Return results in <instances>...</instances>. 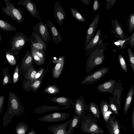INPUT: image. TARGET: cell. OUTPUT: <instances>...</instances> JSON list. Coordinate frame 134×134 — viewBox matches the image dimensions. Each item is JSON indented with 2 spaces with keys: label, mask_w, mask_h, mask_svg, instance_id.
I'll list each match as a JSON object with an SVG mask.
<instances>
[{
  "label": "cell",
  "mask_w": 134,
  "mask_h": 134,
  "mask_svg": "<svg viewBox=\"0 0 134 134\" xmlns=\"http://www.w3.org/2000/svg\"><path fill=\"white\" fill-rule=\"evenodd\" d=\"M108 44L103 43L94 48L90 52L87 59L86 71L89 72L98 65L102 64L105 59L104 52Z\"/></svg>",
  "instance_id": "1"
},
{
  "label": "cell",
  "mask_w": 134,
  "mask_h": 134,
  "mask_svg": "<svg viewBox=\"0 0 134 134\" xmlns=\"http://www.w3.org/2000/svg\"><path fill=\"white\" fill-rule=\"evenodd\" d=\"M98 120L90 113H87L81 120V129L85 133L91 134H102L103 130L97 124Z\"/></svg>",
  "instance_id": "2"
},
{
  "label": "cell",
  "mask_w": 134,
  "mask_h": 134,
  "mask_svg": "<svg viewBox=\"0 0 134 134\" xmlns=\"http://www.w3.org/2000/svg\"><path fill=\"white\" fill-rule=\"evenodd\" d=\"M29 38L21 32L16 33L13 36L9 41L11 52L15 56H18L19 52L24 48Z\"/></svg>",
  "instance_id": "3"
},
{
  "label": "cell",
  "mask_w": 134,
  "mask_h": 134,
  "mask_svg": "<svg viewBox=\"0 0 134 134\" xmlns=\"http://www.w3.org/2000/svg\"><path fill=\"white\" fill-rule=\"evenodd\" d=\"M4 1L6 6L2 7L3 12L20 24L24 21V18L23 13L20 8L18 9L15 7L13 4L9 0H4Z\"/></svg>",
  "instance_id": "4"
},
{
  "label": "cell",
  "mask_w": 134,
  "mask_h": 134,
  "mask_svg": "<svg viewBox=\"0 0 134 134\" xmlns=\"http://www.w3.org/2000/svg\"><path fill=\"white\" fill-rule=\"evenodd\" d=\"M110 68L103 67L88 75L80 83L82 85L92 84L103 77L109 71Z\"/></svg>",
  "instance_id": "5"
},
{
  "label": "cell",
  "mask_w": 134,
  "mask_h": 134,
  "mask_svg": "<svg viewBox=\"0 0 134 134\" xmlns=\"http://www.w3.org/2000/svg\"><path fill=\"white\" fill-rule=\"evenodd\" d=\"M48 29L47 25L42 21H40L39 23H36L34 26L33 31L35 32L41 39L47 43L51 38Z\"/></svg>",
  "instance_id": "6"
},
{
  "label": "cell",
  "mask_w": 134,
  "mask_h": 134,
  "mask_svg": "<svg viewBox=\"0 0 134 134\" xmlns=\"http://www.w3.org/2000/svg\"><path fill=\"white\" fill-rule=\"evenodd\" d=\"M8 100V108L9 111L18 112L24 110V106L18 96L14 92H9Z\"/></svg>",
  "instance_id": "7"
},
{
  "label": "cell",
  "mask_w": 134,
  "mask_h": 134,
  "mask_svg": "<svg viewBox=\"0 0 134 134\" xmlns=\"http://www.w3.org/2000/svg\"><path fill=\"white\" fill-rule=\"evenodd\" d=\"M22 71L24 79L22 82L23 88L26 91L29 85L33 82L37 71L32 64L26 70H22Z\"/></svg>",
  "instance_id": "8"
},
{
  "label": "cell",
  "mask_w": 134,
  "mask_h": 134,
  "mask_svg": "<svg viewBox=\"0 0 134 134\" xmlns=\"http://www.w3.org/2000/svg\"><path fill=\"white\" fill-rule=\"evenodd\" d=\"M16 5L24 6L27 11L33 17L41 20V18L40 15L37 7L34 2L31 0H19Z\"/></svg>",
  "instance_id": "9"
},
{
  "label": "cell",
  "mask_w": 134,
  "mask_h": 134,
  "mask_svg": "<svg viewBox=\"0 0 134 134\" xmlns=\"http://www.w3.org/2000/svg\"><path fill=\"white\" fill-rule=\"evenodd\" d=\"M111 28L110 34L120 40H125L129 38L124 34V30L121 23L117 19H112L110 21Z\"/></svg>",
  "instance_id": "10"
},
{
  "label": "cell",
  "mask_w": 134,
  "mask_h": 134,
  "mask_svg": "<svg viewBox=\"0 0 134 134\" xmlns=\"http://www.w3.org/2000/svg\"><path fill=\"white\" fill-rule=\"evenodd\" d=\"M101 38V29H99L95 36L91 40L84 48V50L85 51V55L86 56L89 55L94 48L103 43Z\"/></svg>",
  "instance_id": "11"
},
{
  "label": "cell",
  "mask_w": 134,
  "mask_h": 134,
  "mask_svg": "<svg viewBox=\"0 0 134 134\" xmlns=\"http://www.w3.org/2000/svg\"><path fill=\"white\" fill-rule=\"evenodd\" d=\"M88 109V105L85 104L83 96H80L76 99L75 113L81 119L87 113Z\"/></svg>",
  "instance_id": "12"
},
{
  "label": "cell",
  "mask_w": 134,
  "mask_h": 134,
  "mask_svg": "<svg viewBox=\"0 0 134 134\" xmlns=\"http://www.w3.org/2000/svg\"><path fill=\"white\" fill-rule=\"evenodd\" d=\"M105 124L110 134H121L120 124L114 115H110Z\"/></svg>",
  "instance_id": "13"
},
{
  "label": "cell",
  "mask_w": 134,
  "mask_h": 134,
  "mask_svg": "<svg viewBox=\"0 0 134 134\" xmlns=\"http://www.w3.org/2000/svg\"><path fill=\"white\" fill-rule=\"evenodd\" d=\"M29 38V42L33 48L45 51L47 44L45 43L34 31L32 32Z\"/></svg>",
  "instance_id": "14"
},
{
  "label": "cell",
  "mask_w": 134,
  "mask_h": 134,
  "mask_svg": "<svg viewBox=\"0 0 134 134\" xmlns=\"http://www.w3.org/2000/svg\"><path fill=\"white\" fill-rule=\"evenodd\" d=\"M99 19V14L98 13L95 17L93 20L90 25L87 29L86 37L84 40V44L85 47L91 40L94 37V34L96 31Z\"/></svg>",
  "instance_id": "15"
},
{
  "label": "cell",
  "mask_w": 134,
  "mask_h": 134,
  "mask_svg": "<svg viewBox=\"0 0 134 134\" xmlns=\"http://www.w3.org/2000/svg\"><path fill=\"white\" fill-rule=\"evenodd\" d=\"M69 114L55 113L44 116L39 120L45 122H52L66 120L69 115Z\"/></svg>",
  "instance_id": "16"
},
{
  "label": "cell",
  "mask_w": 134,
  "mask_h": 134,
  "mask_svg": "<svg viewBox=\"0 0 134 134\" xmlns=\"http://www.w3.org/2000/svg\"><path fill=\"white\" fill-rule=\"evenodd\" d=\"M54 13L58 24L59 26H62L63 24V21L66 17V14L62 5L57 1L55 3Z\"/></svg>",
  "instance_id": "17"
},
{
  "label": "cell",
  "mask_w": 134,
  "mask_h": 134,
  "mask_svg": "<svg viewBox=\"0 0 134 134\" xmlns=\"http://www.w3.org/2000/svg\"><path fill=\"white\" fill-rule=\"evenodd\" d=\"M46 22L50 29L53 41L57 44H59L62 41L61 33L51 21L46 19Z\"/></svg>",
  "instance_id": "18"
},
{
  "label": "cell",
  "mask_w": 134,
  "mask_h": 134,
  "mask_svg": "<svg viewBox=\"0 0 134 134\" xmlns=\"http://www.w3.org/2000/svg\"><path fill=\"white\" fill-rule=\"evenodd\" d=\"M64 62L65 57L63 55L53 60V62L56 63L52 72L53 77L54 78L58 79L60 76L64 68Z\"/></svg>",
  "instance_id": "19"
},
{
  "label": "cell",
  "mask_w": 134,
  "mask_h": 134,
  "mask_svg": "<svg viewBox=\"0 0 134 134\" xmlns=\"http://www.w3.org/2000/svg\"><path fill=\"white\" fill-rule=\"evenodd\" d=\"M33 61L30 52L29 50H27L25 54L21 60V65L19 67V73L21 77H22L21 74L22 71L26 70L27 68L32 64Z\"/></svg>",
  "instance_id": "20"
},
{
  "label": "cell",
  "mask_w": 134,
  "mask_h": 134,
  "mask_svg": "<svg viewBox=\"0 0 134 134\" xmlns=\"http://www.w3.org/2000/svg\"><path fill=\"white\" fill-rule=\"evenodd\" d=\"M116 80L110 79L98 86L97 90L100 92H108L114 94L113 91L116 84Z\"/></svg>",
  "instance_id": "21"
},
{
  "label": "cell",
  "mask_w": 134,
  "mask_h": 134,
  "mask_svg": "<svg viewBox=\"0 0 134 134\" xmlns=\"http://www.w3.org/2000/svg\"><path fill=\"white\" fill-rule=\"evenodd\" d=\"M50 100L59 105L64 106L66 109L69 107L74 108L75 105V103L73 102L71 99L66 97H54L51 98Z\"/></svg>",
  "instance_id": "22"
},
{
  "label": "cell",
  "mask_w": 134,
  "mask_h": 134,
  "mask_svg": "<svg viewBox=\"0 0 134 134\" xmlns=\"http://www.w3.org/2000/svg\"><path fill=\"white\" fill-rule=\"evenodd\" d=\"M100 108L101 114L105 123L110 115L113 114V113L110 110L108 103L103 99L101 102Z\"/></svg>",
  "instance_id": "23"
},
{
  "label": "cell",
  "mask_w": 134,
  "mask_h": 134,
  "mask_svg": "<svg viewBox=\"0 0 134 134\" xmlns=\"http://www.w3.org/2000/svg\"><path fill=\"white\" fill-rule=\"evenodd\" d=\"M134 92V87L132 85L130 88L126 97L124 107V114L128 112L131 104Z\"/></svg>",
  "instance_id": "24"
},
{
  "label": "cell",
  "mask_w": 134,
  "mask_h": 134,
  "mask_svg": "<svg viewBox=\"0 0 134 134\" xmlns=\"http://www.w3.org/2000/svg\"><path fill=\"white\" fill-rule=\"evenodd\" d=\"M48 66L47 68L44 70V73L42 76L38 79L33 81L30 84L25 91L29 92L32 91L35 92H37V90L41 86L42 81L45 73L48 70Z\"/></svg>",
  "instance_id": "25"
},
{
  "label": "cell",
  "mask_w": 134,
  "mask_h": 134,
  "mask_svg": "<svg viewBox=\"0 0 134 134\" xmlns=\"http://www.w3.org/2000/svg\"><path fill=\"white\" fill-rule=\"evenodd\" d=\"M88 110L90 113L96 119L100 118V112L98 105L93 102H91L88 105Z\"/></svg>",
  "instance_id": "26"
},
{
  "label": "cell",
  "mask_w": 134,
  "mask_h": 134,
  "mask_svg": "<svg viewBox=\"0 0 134 134\" xmlns=\"http://www.w3.org/2000/svg\"><path fill=\"white\" fill-rule=\"evenodd\" d=\"M9 68L6 66L5 68L2 69V71L4 77L2 80V84L6 85L11 83L13 81V79L9 72Z\"/></svg>",
  "instance_id": "27"
},
{
  "label": "cell",
  "mask_w": 134,
  "mask_h": 134,
  "mask_svg": "<svg viewBox=\"0 0 134 134\" xmlns=\"http://www.w3.org/2000/svg\"><path fill=\"white\" fill-rule=\"evenodd\" d=\"M0 29L7 31H17V28L6 21L0 19Z\"/></svg>",
  "instance_id": "28"
},
{
  "label": "cell",
  "mask_w": 134,
  "mask_h": 134,
  "mask_svg": "<svg viewBox=\"0 0 134 134\" xmlns=\"http://www.w3.org/2000/svg\"><path fill=\"white\" fill-rule=\"evenodd\" d=\"M81 119L77 116L74 115L70 123L68 134H72L74 130L77 127L80 123Z\"/></svg>",
  "instance_id": "29"
},
{
  "label": "cell",
  "mask_w": 134,
  "mask_h": 134,
  "mask_svg": "<svg viewBox=\"0 0 134 134\" xmlns=\"http://www.w3.org/2000/svg\"><path fill=\"white\" fill-rule=\"evenodd\" d=\"M6 60L11 65L14 66L17 63V60L15 56L11 52L6 51L5 52Z\"/></svg>",
  "instance_id": "30"
},
{
  "label": "cell",
  "mask_w": 134,
  "mask_h": 134,
  "mask_svg": "<svg viewBox=\"0 0 134 134\" xmlns=\"http://www.w3.org/2000/svg\"><path fill=\"white\" fill-rule=\"evenodd\" d=\"M65 125L63 124L60 125L54 126L52 127V131L54 133V134H68V132H66Z\"/></svg>",
  "instance_id": "31"
},
{
  "label": "cell",
  "mask_w": 134,
  "mask_h": 134,
  "mask_svg": "<svg viewBox=\"0 0 134 134\" xmlns=\"http://www.w3.org/2000/svg\"><path fill=\"white\" fill-rule=\"evenodd\" d=\"M129 32H132L134 29V13H131L129 14L127 20Z\"/></svg>",
  "instance_id": "32"
},
{
  "label": "cell",
  "mask_w": 134,
  "mask_h": 134,
  "mask_svg": "<svg viewBox=\"0 0 134 134\" xmlns=\"http://www.w3.org/2000/svg\"><path fill=\"white\" fill-rule=\"evenodd\" d=\"M60 90L56 85H53L48 86L46 87L43 92L50 94H54L60 92Z\"/></svg>",
  "instance_id": "33"
},
{
  "label": "cell",
  "mask_w": 134,
  "mask_h": 134,
  "mask_svg": "<svg viewBox=\"0 0 134 134\" xmlns=\"http://www.w3.org/2000/svg\"><path fill=\"white\" fill-rule=\"evenodd\" d=\"M70 9L72 15L77 20L81 22L86 21L84 18L77 10L72 7H70Z\"/></svg>",
  "instance_id": "34"
},
{
  "label": "cell",
  "mask_w": 134,
  "mask_h": 134,
  "mask_svg": "<svg viewBox=\"0 0 134 134\" xmlns=\"http://www.w3.org/2000/svg\"><path fill=\"white\" fill-rule=\"evenodd\" d=\"M119 65L122 69L125 72H127V67L124 58L122 55L119 54L118 56Z\"/></svg>",
  "instance_id": "35"
},
{
  "label": "cell",
  "mask_w": 134,
  "mask_h": 134,
  "mask_svg": "<svg viewBox=\"0 0 134 134\" xmlns=\"http://www.w3.org/2000/svg\"><path fill=\"white\" fill-rule=\"evenodd\" d=\"M19 66L17 65L16 66L14 69L13 77V83L15 84L19 81L20 78L23 79V77H21L19 73Z\"/></svg>",
  "instance_id": "36"
},
{
  "label": "cell",
  "mask_w": 134,
  "mask_h": 134,
  "mask_svg": "<svg viewBox=\"0 0 134 134\" xmlns=\"http://www.w3.org/2000/svg\"><path fill=\"white\" fill-rule=\"evenodd\" d=\"M127 52L130 67L132 71L134 72V53L131 48L128 49Z\"/></svg>",
  "instance_id": "37"
},
{
  "label": "cell",
  "mask_w": 134,
  "mask_h": 134,
  "mask_svg": "<svg viewBox=\"0 0 134 134\" xmlns=\"http://www.w3.org/2000/svg\"><path fill=\"white\" fill-rule=\"evenodd\" d=\"M32 47L35 53L40 58L42 64H44L45 63L44 62L46 57L45 51L41 50L34 48Z\"/></svg>",
  "instance_id": "38"
},
{
  "label": "cell",
  "mask_w": 134,
  "mask_h": 134,
  "mask_svg": "<svg viewBox=\"0 0 134 134\" xmlns=\"http://www.w3.org/2000/svg\"><path fill=\"white\" fill-rule=\"evenodd\" d=\"M30 52L33 60L36 64L38 65H42L40 58L35 53L31 46H30Z\"/></svg>",
  "instance_id": "39"
},
{
  "label": "cell",
  "mask_w": 134,
  "mask_h": 134,
  "mask_svg": "<svg viewBox=\"0 0 134 134\" xmlns=\"http://www.w3.org/2000/svg\"><path fill=\"white\" fill-rule=\"evenodd\" d=\"M127 44L131 48H134V32H133L131 35L127 39L124 44Z\"/></svg>",
  "instance_id": "40"
},
{
  "label": "cell",
  "mask_w": 134,
  "mask_h": 134,
  "mask_svg": "<svg viewBox=\"0 0 134 134\" xmlns=\"http://www.w3.org/2000/svg\"><path fill=\"white\" fill-rule=\"evenodd\" d=\"M109 107L110 110L114 115H118L119 113L118 109L116 105L112 102H110L109 104Z\"/></svg>",
  "instance_id": "41"
},
{
  "label": "cell",
  "mask_w": 134,
  "mask_h": 134,
  "mask_svg": "<svg viewBox=\"0 0 134 134\" xmlns=\"http://www.w3.org/2000/svg\"><path fill=\"white\" fill-rule=\"evenodd\" d=\"M101 7L100 3L98 0H94L93 9L94 12L97 11Z\"/></svg>",
  "instance_id": "42"
},
{
  "label": "cell",
  "mask_w": 134,
  "mask_h": 134,
  "mask_svg": "<svg viewBox=\"0 0 134 134\" xmlns=\"http://www.w3.org/2000/svg\"><path fill=\"white\" fill-rule=\"evenodd\" d=\"M106 9L107 10L111 8L116 3L115 0H106Z\"/></svg>",
  "instance_id": "43"
},
{
  "label": "cell",
  "mask_w": 134,
  "mask_h": 134,
  "mask_svg": "<svg viewBox=\"0 0 134 134\" xmlns=\"http://www.w3.org/2000/svg\"><path fill=\"white\" fill-rule=\"evenodd\" d=\"M44 70V68H40L39 70L37 71L33 81L38 79L43 75Z\"/></svg>",
  "instance_id": "44"
},
{
  "label": "cell",
  "mask_w": 134,
  "mask_h": 134,
  "mask_svg": "<svg viewBox=\"0 0 134 134\" xmlns=\"http://www.w3.org/2000/svg\"><path fill=\"white\" fill-rule=\"evenodd\" d=\"M126 40H119L118 41L119 43V45L120 46V48H117L118 49H122L125 48V47L124 46V44Z\"/></svg>",
  "instance_id": "45"
},
{
  "label": "cell",
  "mask_w": 134,
  "mask_h": 134,
  "mask_svg": "<svg viewBox=\"0 0 134 134\" xmlns=\"http://www.w3.org/2000/svg\"><path fill=\"white\" fill-rule=\"evenodd\" d=\"M4 100V96L3 95L0 96V111L3 108Z\"/></svg>",
  "instance_id": "46"
},
{
  "label": "cell",
  "mask_w": 134,
  "mask_h": 134,
  "mask_svg": "<svg viewBox=\"0 0 134 134\" xmlns=\"http://www.w3.org/2000/svg\"><path fill=\"white\" fill-rule=\"evenodd\" d=\"M131 124L133 132H134V107L133 108V110L132 116Z\"/></svg>",
  "instance_id": "47"
},
{
  "label": "cell",
  "mask_w": 134,
  "mask_h": 134,
  "mask_svg": "<svg viewBox=\"0 0 134 134\" xmlns=\"http://www.w3.org/2000/svg\"><path fill=\"white\" fill-rule=\"evenodd\" d=\"M90 0H81L80 1L85 5L88 6L90 3Z\"/></svg>",
  "instance_id": "48"
},
{
  "label": "cell",
  "mask_w": 134,
  "mask_h": 134,
  "mask_svg": "<svg viewBox=\"0 0 134 134\" xmlns=\"http://www.w3.org/2000/svg\"><path fill=\"white\" fill-rule=\"evenodd\" d=\"M18 134H24L25 133V131L23 128L18 129L17 131Z\"/></svg>",
  "instance_id": "49"
},
{
  "label": "cell",
  "mask_w": 134,
  "mask_h": 134,
  "mask_svg": "<svg viewBox=\"0 0 134 134\" xmlns=\"http://www.w3.org/2000/svg\"><path fill=\"white\" fill-rule=\"evenodd\" d=\"M114 44L116 45H119V43L118 41L115 42Z\"/></svg>",
  "instance_id": "50"
},
{
  "label": "cell",
  "mask_w": 134,
  "mask_h": 134,
  "mask_svg": "<svg viewBox=\"0 0 134 134\" xmlns=\"http://www.w3.org/2000/svg\"><path fill=\"white\" fill-rule=\"evenodd\" d=\"M1 39H2L1 36V35L0 34V42H1Z\"/></svg>",
  "instance_id": "51"
},
{
  "label": "cell",
  "mask_w": 134,
  "mask_h": 134,
  "mask_svg": "<svg viewBox=\"0 0 134 134\" xmlns=\"http://www.w3.org/2000/svg\"><path fill=\"white\" fill-rule=\"evenodd\" d=\"M29 134H33V133H30Z\"/></svg>",
  "instance_id": "52"
}]
</instances>
